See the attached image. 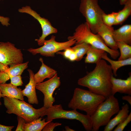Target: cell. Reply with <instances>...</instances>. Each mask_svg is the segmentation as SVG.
Instances as JSON below:
<instances>
[{
	"label": "cell",
	"mask_w": 131,
	"mask_h": 131,
	"mask_svg": "<svg viewBox=\"0 0 131 131\" xmlns=\"http://www.w3.org/2000/svg\"><path fill=\"white\" fill-rule=\"evenodd\" d=\"M27 71L29 75V81L25 88L22 90V93L24 96L27 97L29 103L38 104L39 102L36 91L37 83L34 80V74L31 69H28Z\"/></svg>",
	"instance_id": "obj_14"
},
{
	"label": "cell",
	"mask_w": 131,
	"mask_h": 131,
	"mask_svg": "<svg viewBox=\"0 0 131 131\" xmlns=\"http://www.w3.org/2000/svg\"><path fill=\"white\" fill-rule=\"evenodd\" d=\"M91 46L86 43L82 42L75 44L74 46L71 47L76 55V61H79L82 59Z\"/></svg>",
	"instance_id": "obj_24"
},
{
	"label": "cell",
	"mask_w": 131,
	"mask_h": 131,
	"mask_svg": "<svg viewBox=\"0 0 131 131\" xmlns=\"http://www.w3.org/2000/svg\"><path fill=\"white\" fill-rule=\"evenodd\" d=\"M72 39L75 40V44L85 42L97 48L103 50L108 53L114 59H116L120 55V52L117 50L109 48L105 44L98 34L92 32L85 22L78 26L73 35L68 38V40Z\"/></svg>",
	"instance_id": "obj_4"
},
{
	"label": "cell",
	"mask_w": 131,
	"mask_h": 131,
	"mask_svg": "<svg viewBox=\"0 0 131 131\" xmlns=\"http://www.w3.org/2000/svg\"><path fill=\"white\" fill-rule=\"evenodd\" d=\"M65 130L66 131H74V130L70 128L68 126H65Z\"/></svg>",
	"instance_id": "obj_37"
},
{
	"label": "cell",
	"mask_w": 131,
	"mask_h": 131,
	"mask_svg": "<svg viewBox=\"0 0 131 131\" xmlns=\"http://www.w3.org/2000/svg\"><path fill=\"white\" fill-rule=\"evenodd\" d=\"M46 118L42 119L41 117L29 123H26L23 126L24 131H41L48 122H45Z\"/></svg>",
	"instance_id": "obj_21"
},
{
	"label": "cell",
	"mask_w": 131,
	"mask_h": 131,
	"mask_svg": "<svg viewBox=\"0 0 131 131\" xmlns=\"http://www.w3.org/2000/svg\"><path fill=\"white\" fill-rule=\"evenodd\" d=\"M23 55L21 50L9 42H0V62L8 66L22 63Z\"/></svg>",
	"instance_id": "obj_9"
},
{
	"label": "cell",
	"mask_w": 131,
	"mask_h": 131,
	"mask_svg": "<svg viewBox=\"0 0 131 131\" xmlns=\"http://www.w3.org/2000/svg\"><path fill=\"white\" fill-rule=\"evenodd\" d=\"M118 49L120 51L118 60H124L131 58V46L121 41L116 42Z\"/></svg>",
	"instance_id": "obj_23"
},
{
	"label": "cell",
	"mask_w": 131,
	"mask_h": 131,
	"mask_svg": "<svg viewBox=\"0 0 131 131\" xmlns=\"http://www.w3.org/2000/svg\"><path fill=\"white\" fill-rule=\"evenodd\" d=\"M124 5L123 9L117 12L114 25L122 24L131 15V0H128Z\"/></svg>",
	"instance_id": "obj_22"
},
{
	"label": "cell",
	"mask_w": 131,
	"mask_h": 131,
	"mask_svg": "<svg viewBox=\"0 0 131 131\" xmlns=\"http://www.w3.org/2000/svg\"><path fill=\"white\" fill-rule=\"evenodd\" d=\"M117 13V12H113L110 14H107L104 13L102 16L103 23L108 26H112L115 25Z\"/></svg>",
	"instance_id": "obj_26"
},
{
	"label": "cell",
	"mask_w": 131,
	"mask_h": 131,
	"mask_svg": "<svg viewBox=\"0 0 131 131\" xmlns=\"http://www.w3.org/2000/svg\"><path fill=\"white\" fill-rule=\"evenodd\" d=\"M9 76L11 80L10 83L11 84L16 87L23 85V83L21 75Z\"/></svg>",
	"instance_id": "obj_28"
},
{
	"label": "cell",
	"mask_w": 131,
	"mask_h": 131,
	"mask_svg": "<svg viewBox=\"0 0 131 131\" xmlns=\"http://www.w3.org/2000/svg\"><path fill=\"white\" fill-rule=\"evenodd\" d=\"M106 99L104 96L89 90L77 88L74 90L73 97L68 106L74 110L84 111L86 115L90 116Z\"/></svg>",
	"instance_id": "obj_2"
},
{
	"label": "cell",
	"mask_w": 131,
	"mask_h": 131,
	"mask_svg": "<svg viewBox=\"0 0 131 131\" xmlns=\"http://www.w3.org/2000/svg\"><path fill=\"white\" fill-rule=\"evenodd\" d=\"M14 127V126H6L0 124V131H11Z\"/></svg>",
	"instance_id": "obj_34"
},
{
	"label": "cell",
	"mask_w": 131,
	"mask_h": 131,
	"mask_svg": "<svg viewBox=\"0 0 131 131\" xmlns=\"http://www.w3.org/2000/svg\"><path fill=\"white\" fill-rule=\"evenodd\" d=\"M103 50L91 46L87 51L84 62L86 63L96 64L100 59L105 53Z\"/></svg>",
	"instance_id": "obj_19"
},
{
	"label": "cell",
	"mask_w": 131,
	"mask_h": 131,
	"mask_svg": "<svg viewBox=\"0 0 131 131\" xmlns=\"http://www.w3.org/2000/svg\"><path fill=\"white\" fill-rule=\"evenodd\" d=\"M79 10L92 32L97 34L103 23L102 16L105 13L99 6L98 0H81Z\"/></svg>",
	"instance_id": "obj_6"
},
{
	"label": "cell",
	"mask_w": 131,
	"mask_h": 131,
	"mask_svg": "<svg viewBox=\"0 0 131 131\" xmlns=\"http://www.w3.org/2000/svg\"><path fill=\"white\" fill-rule=\"evenodd\" d=\"M113 35L116 42L121 41L131 45V25L126 24L114 30Z\"/></svg>",
	"instance_id": "obj_16"
},
{
	"label": "cell",
	"mask_w": 131,
	"mask_h": 131,
	"mask_svg": "<svg viewBox=\"0 0 131 131\" xmlns=\"http://www.w3.org/2000/svg\"><path fill=\"white\" fill-rule=\"evenodd\" d=\"M113 28L109 27L103 23L99 28L97 33L102 39L105 44L110 49L115 50L118 49L113 35Z\"/></svg>",
	"instance_id": "obj_13"
},
{
	"label": "cell",
	"mask_w": 131,
	"mask_h": 131,
	"mask_svg": "<svg viewBox=\"0 0 131 131\" xmlns=\"http://www.w3.org/2000/svg\"><path fill=\"white\" fill-rule=\"evenodd\" d=\"M111 95L114 96L117 92L131 95V74L125 80L116 78L113 75L112 76Z\"/></svg>",
	"instance_id": "obj_12"
},
{
	"label": "cell",
	"mask_w": 131,
	"mask_h": 131,
	"mask_svg": "<svg viewBox=\"0 0 131 131\" xmlns=\"http://www.w3.org/2000/svg\"><path fill=\"white\" fill-rule=\"evenodd\" d=\"M0 89L3 98L5 96L22 100H24L21 89L11 83L0 84Z\"/></svg>",
	"instance_id": "obj_17"
},
{
	"label": "cell",
	"mask_w": 131,
	"mask_h": 131,
	"mask_svg": "<svg viewBox=\"0 0 131 131\" xmlns=\"http://www.w3.org/2000/svg\"><path fill=\"white\" fill-rule=\"evenodd\" d=\"M128 0H119L120 4L121 5H124Z\"/></svg>",
	"instance_id": "obj_38"
},
{
	"label": "cell",
	"mask_w": 131,
	"mask_h": 131,
	"mask_svg": "<svg viewBox=\"0 0 131 131\" xmlns=\"http://www.w3.org/2000/svg\"><path fill=\"white\" fill-rule=\"evenodd\" d=\"M9 79L10 77L8 72L4 71L0 72V84L5 83Z\"/></svg>",
	"instance_id": "obj_32"
},
{
	"label": "cell",
	"mask_w": 131,
	"mask_h": 131,
	"mask_svg": "<svg viewBox=\"0 0 131 131\" xmlns=\"http://www.w3.org/2000/svg\"><path fill=\"white\" fill-rule=\"evenodd\" d=\"M122 100L127 101L129 104L131 105V95H127L123 96L122 97Z\"/></svg>",
	"instance_id": "obj_36"
},
{
	"label": "cell",
	"mask_w": 131,
	"mask_h": 131,
	"mask_svg": "<svg viewBox=\"0 0 131 131\" xmlns=\"http://www.w3.org/2000/svg\"><path fill=\"white\" fill-rule=\"evenodd\" d=\"M50 121L47 123L43 128L42 131H53L56 127L61 125V124L59 123H53Z\"/></svg>",
	"instance_id": "obj_29"
},
{
	"label": "cell",
	"mask_w": 131,
	"mask_h": 131,
	"mask_svg": "<svg viewBox=\"0 0 131 131\" xmlns=\"http://www.w3.org/2000/svg\"><path fill=\"white\" fill-rule=\"evenodd\" d=\"M9 68L8 65L0 62V72L4 71L8 72Z\"/></svg>",
	"instance_id": "obj_35"
},
{
	"label": "cell",
	"mask_w": 131,
	"mask_h": 131,
	"mask_svg": "<svg viewBox=\"0 0 131 131\" xmlns=\"http://www.w3.org/2000/svg\"><path fill=\"white\" fill-rule=\"evenodd\" d=\"M60 78L56 73L53 77L46 81L37 83L36 88L43 94V106L48 108L53 105L55 102L53 96L55 90L60 86Z\"/></svg>",
	"instance_id": "obj_10"
},
{
	"label": "cell",
	"mask_w": 131,
	"mask_h": 131,
	"mask_svg": "<svg viewBox=\"0 0 131 131\" xmlns=\"http://www.w3.org/2000/svg\"><path fill=\"white\" fill-rule=\"evenodd\" d=\"M45 115L47 116L46 122L52 121L53 119L59 118L75 119L82 123L86 131L92 130V122L90 116L80 113L75 110H64L61 104L53 105L47 108Z\"/></svg>",
	"instance_id": "obj_7"
},
{
	"label": "cell",
	"mask_w": 131,
	"mask_h": 131,
	"mask_svg": "<svg viewBox=\"0 0 131 131\" xmlns=\"http://www.w3.org/2000/svg\"><path fill=\"white\" fill-rule=\"evenodd\" d=\"M55 38V36L52 35L50 39L45 40L41 47L36 49L30 48L27 50L33 55L39 54L45 57H53L57 52L71 47L76 43L75 40L73 39L59 42L56 41Z\"/></svg>",
	"instance_id": "obj_8"
},
{
	"label": "cell",
	"mask_w": 131,
	"mask_h": 131,
	"mask_svg": "<svg viewBox=\"0 0 131 131\" xmlns=\"http://www.w3.org/2000/svg\"><path fill=\"white\" fill-rule=\"evenodd\" d=\"M9 21V18L8 17L0 16V22L3 25L8 26L10 25Z\"/></svg>",
	"instance_id": "obj_33"
},
{
	"label": "cell",
	"mask_w": 131,
	"mask_h": 131,
	"mask_svg": "<svg viewBox=\"0 0 131 131\" xmlns=\"http://www.w3.org/2000/svg\"><path fill=\"white\" fill-rule=\"evenodd\" d=\"M74 52L71 47H70L65 49L63 52L58 51L56 53L57 54L63 56L65 58L68 60L72 54Z\"/></svg>",
	"instance_id": "obj_30"
},
{
	"label": "cell",
	"mask_w": 131,
	"mask_h": 131,
	"mask_svg": "<svg viewBox=\"0 0 131 131\" xmlns=\"http://www.w3.org/2000/svg\"><path fill=\"white\" fill-rule=\"evenodd\" d=\"M102 58L110 63L113 75L115 76H117V72L119 68L122 66L131 65V58L123 60H114L110 59L108 57L106 52L104 54Z\"/></svg>",
	"instance_id": "obj_20"
},
{
	"label": "cell",
	"mask_w": 131,
	"mask_h": 131,
	"mask_svg": "<svg viewBox=\"0 0 131 131\" xmlns=\"http://www.w3.org/2000/svg\"><path fill=\"white\" fill-rule=\"evenodd\" d=\"M28 61L17 64L10 65L8 72L9 76L21 75L24 70L28 67Z\"/></svg>",
	"instance_id": "obj_25"
},
{
	"label": "cell",
	"mask_w": 131,
	"mask_h": 131,
	"mask_svg": "<svg viewBox=\"0 0 131 131\" xmlns=\"http://www.w3.org/2000/svg\"><path fill=\"white\" fill-rule=\"evenodd\" d=\"M131 121V112L127 118L123 121L118 125L113 130L114 131H123L127 125Z\"/></svg>",
	"instance_id": "obj_27"
},
{
	"label": "cell",
	"mask_w": 131,
	"mask_h": 131,
	"mask_svg": "<svg viewBox=\"0 0 131 131\" xmlns=\"http://www.w3.org/2000/svg\"><path fill=\"white\" fill-rule=\"evenodd\" d=\"M17 119L18 123L15 131H24L23 126L25 123H26V121L23 118L18 116H17Z\"/></svg>",
	"instance_id": "obj_31"
},
{
	"label": "cell",
	"mask_w": 131,
	"mask_h": 131,
	"mask_svg": "<svg viewBox=\"0 0 131 131\" xmlns=\"http://www.w3.org/2000/svg\"></svg>",
	"instance_id": "obj_40"
},
{
	"label": "cell",
	"mask_w": 131,
	"mask_h": 131,
	"mask_svg": "<svg viewBox=\"0 0 131 131\" xmlns=\"http://www.w3.org/2000/svg\"><path fill=\"white\" fill-rule=\"evenodd\" d=\"M4 104L7 109L6 112L21 117L26 123H29L45 115L47 108L43 106L38 109L34 108L24 100L4 96Z\"/></svg>",
	"instance_id": "obj_3"
},
{
	"label": "cell",
	"mask_w": 131,
	"mask_h": 131,
	"mask_svg": "<svg viewBox=\"0 0 131 131\" xmlns=\"http://www.w3.org/2000/svg\"><path fill=\"white\" fill-rule=\"evenodd\" d=\"M129 105L126 104L122 107L117 115L113 118L110 120L105 126L104 131H111L116 125L122 122L127 117L129 112Z\"/></svg>",
	"instance_id": "obj_15"
},
{
	"label": "cell",
	"mask_w": 131,
	"mask_h": 131,
	"mask_svg": "<svg viewBox=\"0 0 131 131\" xmlns=\"http://www.w3.org/2000/svg\"><path fill=\"white\" fill-rule=\"evenodd\" d=\"M39 60L41 62V65L38 71L34 75V80L36 83L43 82L46 78H51L57 73L56 70L44 64L42 58H40Z\"/></svg>",
	"instance_id": "obj_18"
},
{
	"label": "cell",
	"mask_w": 131,
	"mask_h": 131,
	"mask_svg": "<svg viewBox=\"0 0 131 131\" xmlns=\"http://www.w3.org/2000/svg\"><path fill=\"white\" fill-rule=\"evenodd\" d=\"M96 64L92 71L79 79L78 84L87 87L89 90L106 99L111 95L112 70L110 65L104 59H101Z\"/></svg>",
	"instance_id": "obj_1"
},
{
	"label": "cell",
	"mask_w": 131,
	"mask_h": 131,
	"mask_svg": "<svg viewBox=\"0 0 131 131\" xmlns=\"http://www.w3.org/2000/svg\"><path fill=\"white\" fill-rule=\"evenodd\" d=\"M120 110L117 99L111 95L102 102L90 116L92 122V131H98L102 126H106L112 116Z\"/></svg>",
	"instance_id": "obj_5"
},
{
	"label": "cell",
	"mask_w": 131,
	"mask_h": 131,
	"mask_svg": "<svg viewBox=\"0 0 131 131\" xmlns=\"http://www.w3.org/2000/svg\"><path fill=\"white\" fill-rule=\"evenodd\" d=\"M1 97H2V93L1 91V90L0 89V105H2L1 103L0 102V99Z\"/></svg>",
	"instance_id": "obj_39"
},
{
	"label": "cell",
	"mask_w": 131,
	"mask_h": 131,
	"mask_svg": "<svg viewBox=\"0 0 131 131\" xmlns=\"http://www.w3.org/2000/svg\"><path fill=\"white\" fill-rule=\"evenodd\" d=\"M18 11L20 13H25L30 15L36 19L40 24L42 29V34L39 39L35 40L39 45L41 46L43 45L45 38L48 36L57 32V29L52 25L47 19L41 17L36 12L32 9L30 6L22 7L19 9Z\"/></svg>",
	"instance_id": "obj_11"
}]
</instances>
